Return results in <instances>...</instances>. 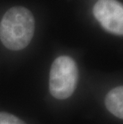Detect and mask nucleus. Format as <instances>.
I'll list each match as a JSON object with an SVG mask.
<instances>
[{"label":"nucleus","mask_w":123,"mask_h":124,"mask_svg":"<svg viewBox=\"0 0 123 124\" xmlns=\"http://www.w3.org/2000/svg\"><path fill=\"white\" fill-rule=\"evenodd\" d=\"M35 28V18L30 10L22 7H12L0 23V39L7 48L19 51L30 43Z\"/></svg>","instance_id":"obj_1"},{"label":"nucleus","mask_w":123,"mask_h":124,"mask_svg":"<svg viewBox=\"0 0 123 124\" xmlns=\"http://www.w3.org/2000/svg\"><path fill=\"white\" fill-rule=\"evenodd\" d=\"M94 15L105 30L122 35L123 7L117 0H98L93 8Z\"/></svg>","instance_id":"obj_3"},{"label":"nucleus","mask_w":123,"mask_h":124,"mask_svg":"<svg viewBox=\"0 0 123 124\" xmlns=\"http://www.w3.org/2000/svg\"><path fill=\"white\" fill-rule=\"evenodd\" d=\"M0 124H26L20 118L9 113L0 112Z\"/></svg>","instance_id":"obj_5"},{"label":"nucleus","mask_w":123,"mask_h":124,"mask_svg":"<svg viewBox=\"0 0 123 124\" xmlns=\"http://www.w3.org/2000/svg\"><path fill=\"white\" fill-rule=\"evenodd\" d=\"M78 78V70L74 60L66 55L57 58L50 72V92L56 99H68L75 91Z\"/></svg>","instance_id":"obj_2"},{"label":"nucleus","mask_w":123,"mask_h":124,"mask_svg":"<svg viewBox=\"0 0 123 124\" xmlns=\"http://www.w3.org/2000/svg\"><path fill=\"white\" fill-rule=\"evenodd\" d=\"M106 107L111 114L119 118H123V87L117 86L107 94Z\"/></svg>","instance_id":"obj_4"}]
</instances>
